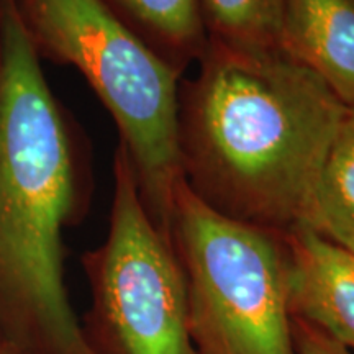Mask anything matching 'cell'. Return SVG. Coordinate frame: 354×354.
Masks as SVG:
<instances>
[{"instance_id": "obj_3", "label": "cell", "mask_w": 354, "mask_h": 354, "mask_svg": "<svg viewBox=\"0 0 354 354\" xmlns=\"http://www.w3.org/2000/svg\"><path fill=\"white\" fill-rule=\"evenodd\" d=\"M41 57L74 66L120 130L140 196L172 241V214L184 180L177 73L105 0H15Z\"/></svg>"}, {"instance_id": "obj_7", "label": "cell", "mask_w": 354, "mask_h": 354, "mask_svg": "<svg viewBox=\"0 0 354 354\" xmlns=\"http://www.w3.org/2000/svg\"><path fill=\"white\" fill-rule=\"evenodd\" d=\"M277 48L354 107V0H286Z\"/></svg>"}, {"instance_id": "obj_11", "label": "cell", "mask_w": 354, "mask_h": 354, "mask_svg": "<svg viewBox=\"0 0 354 354\" xmlns=\"http://www.w3.org/2000/svg\"><path fill=\"white\" fill-rule=\"evenodd\" d=\"M292 333L297 354H351L317 326L292 317Z\"/></svg>"}, {"instance_id": "obj_6", "label": "cell", "mask_w": 354, "mask_h": 354, "mask_svg": "<svg viewBox=\"0 0 354 354\" xmlns=\"http://www.w3.org/2000/svg\"><path fill=\"white\" fill-rule=\"evenodd\" d=\"M282 236L290 315L354 354V253L304 225Z\"/></svg>"}, {"instance_id": "obj_2", "label": "cell", "mask_w": 354, "mask_h": 354, "mask_svg": "<svg viewBox=\"0 0 354 354\" xmlns=\"http://www.w3.org/2000/svg\"><path fill=\"white\" fill-rule=\"evenodd\" d=\"M79 207L73 138L15 0H0V342L87 354L64 282Z\"/></svg>"}, {"instance_id": "obj_10", "label": "cell", "mask_w": 354, "mask_h": 354, "mask_svg": "<svg viewBox=\"0 0 354 354\" xmlns=\"http://www.w3.org/2000/svg\"><path fill=\"white\" fill-rule=\"evenodd\" d=\"M123 12L180 51L202 48V19L197 0H113Z\"/></svg>"}, {"instance_id": "obj_5", "label": "cell", "mask_w": 354, "mask_h": 354, "mask_svg": "<svg viewBox=\"0 0 354 354\" xmlns=\"http://www.w3.org/2000/svg\"><path fill=\"white\" fill-rule=\"evenodd\" d=\"M105 241L82 256L91 307L81 322L87 354H197L183 268L143 198L118 145Z\"/></svg>"}, {"instance_id": "obj_9", "label": "cell", "mask_w": 354, "mask_h": 354, "mask_svg": "<svg viewBox=\"0 0 354 354\" xmlns=\"http://www.w3.org/2000/svg\"><path fill=\"white\" fill-rule=\"evenodd\" d=\"M214 41L241 50H276L286 0H203Z\"/></svg>"}, {"instance_id": "obj_8", "label": "cell", "mask_w": 354, "mask_h": 354, "mask_svg": "<svg viewBox=\"0 0 354 354\" xmlns=\"http://www.w3.org/2000/svg\"><path fill=\"white\" fill-rule=\"evenodd\" d=\"M300 225L354 253V107H346Z\"/></svg>"}, {"instance_id": "obj_1", "label": "cell", "mask_w": 354, "mask_h": 354, "mask_svg": "<svg viewBox=\"0 0 354 354\" xmlns=\"http://www.w3.org/2000/svg\"><path fill=\"white\" fill-rule=\"evenodd\" d=\"M344 110L279 48L212 41L179 109L184 180L230 218L289 232L304 221Z\"/></svg>"}, {"instance_id": "obj_4", "label": "cell", "mask_w": 354, "mask_h": 354, "mask_svg": "<svg viewBox=\"0 0 354 354\" xmlns=\"http://www.w3.org/2000/svg\"><path fill=\"white\" fill-rule=\"evenodd\" d=\"M172 245L197 354H297L282 233L220 214L183 180Z\"/></svg>"}, {"instance_id": "obj_12", "label": "cell", "mask_w": 354, "mask_h": 354, "mask_svg": "<svg viewBox=\"0 0 354 354\" xmlns=\"http://www.w3.org/2000/svg\"><path fill=\"white\" fill-rule=\"evenodd\" d=\"M0 354H24V353H20L19 349L10 346V344L0 342Z\"/></svg>"}]
</instances>
